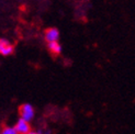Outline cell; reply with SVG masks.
I'll list each match as a JSON object with an SVG mask.
<instances>
[{"mask_svg":"<svg viewBox=\"0 0 135 134\" xmlns=\"http://www.w3.org/2000/svg\"><path fill=\"white\" fill-rule=\"evenodd\" d=\"M15 129L18 132V134H29L31 132V125L30 122L25 121L23 119H19L15 125Z\"/></svg>","mask_w":135,"mask_h":134,"instance_id":"cell-3","label":"cell"},{"mask_svg":"<svg viewBox=\"0 0 135 134\" xmlns=\"http://www.w3.org/2000/svg\"><path fill=\"white\" fill-rule=\"evenodd\" d=\"M49 51L53 55H59L62 53V45L58 42H52L49 43Z\"/></svg>","mask_w":135,"mask_h":134,"instance_id":"cell-5","label":"cell"},{"mask_svg":"<svg viewBox=\"0 0 135 134\" xmlns=\"http://www.w3.org/2000/svg\"><path fill=\"white\" fill-rule=\"evenodd\" d=\"M29 134H42L41 132H33V131H31Z\"/></svg>","mask_w":135,"mask_h":134,"instance_id":"cell-7","label":"cell"},{"mask_svg":"<svg viewBox=\"0 0 135 134\" xmlns=\"http://www.w3.org/2000/svg\"><path fill=\"white\" fill-rule=\"evenodd\" d=\"M19 114H20V119H23L25 121L30 122L35 116V110L32 104L23 103L19 107Z\"/></svg>","mask_w":135,"mask_h":134,"instance_id":"cell-1","label":"cell"},{"mask_svg":"<svg viewBox=\"0 0 135 134\" xmlns=\"http://www.w3.org/2000/svg\"><path fill=\"white\" fill-rule=\"evenodd\" d=\"M13 53V45L7 39H0V55L9 56Z\"/></svg>","mask_w":135,"mask_h":134,"instance_id":"cell-2","label":"cell"},{"mask_svg":"<svg viewBox=\"0 0 135 134\" xmlns=\"http://www.w3.org/2000/svg\"><path fill=\"white\" fill-rule=\"evenodd\" d=\"M1 134H18V132L16 131L15 126H13V128H11V126H6V128L2 129Z\"/></svg>","mask_w":135,"mask_h":134,"instance_id":"cell-6","label":"cell"},{"mask_svg":"<svg viewBox=\"0 0 135 134\" xmlns=\"http://www.w3.org/2000/svg\"><path fill=\"white\" fill-rule=\"evenodd\" d=\"M59 39V31L55 28H50L45 31V40L49 43L52 42H58Z\"/></svg>","mask_w":135,"mask_h":134,"instance_id":"cell-4","label":"cell"}]
</instances>
